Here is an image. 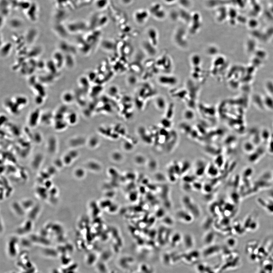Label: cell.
I'll list each match as a JSON object with an SVG mask.
<instances>
[{"label": "cell", "instance_id": "obj_1", "mask_svg": "<svg viewBox=\"0 0 273 273\" xmlns=\"http://www.w3.org/2000/svg\"><path fill=\"white\" fill-rule=\"evenodd\" d=\"M182 202L186 209L193 216L198 218L200 215V210L198 206L188 196H185L182 198Z\"/></svg>", "mask_w": 273, "mask_h": 273}, {"label": "cell", "instance_id": "obj_2", "mask_svg": "<svg viewBox=\"0 0 273 273\" xmlns=\"http://www.w3.org/2000/svg\"><path fill=\"white\" fill-rule=\"evenodd\" d=\"M158 81L163 86L172 87L175 86L178 83V80L177 77L167 74L159 76L158 78Z\"/></svg>", "mask_w": 273, "mask_h": 273}, {"label": "cell", "instance_id": "obj_3", "mask_svg": "<svg viewBox=\"0 0 273 273\" xmlns=\"http://www.w3.org/2000/svg\"><path fill=\"white\" fill-rule=\"evenodd\" d=\"M39 6L37 3H32L29 9L26 11V16L31 22H35L37 20L39 15Z\"/></svg>", "mask_w": 273, "mask_h": 273}, {"label": "cell", "instance_id": "obj_4", "mask_svg": "<svg viewBox=\"0 0 273 273\" xmlns=\"http://www.w3.org/2000/svg\"><path fill=\"white\" fill-rule=\"evenodd\" d=\"M41 111L39 109L36 108L29 115L28 118V124L31 128H34L37 126L40 121Z\"/></svg>", "mask_w": 273, "mask_h": 273}, {"label": "cell", "instance_id": "obj_5", "mask_svg": "<svg viewBox=\"0 0 273 273\" xmlns=\"http://www.w3.org/2000/svg\"><path fill=\"white\" fill-rule=\"evenodd\" d=\"M53 30L55 33L62 38H66L69 34L66 26H64L62 23H55L53 26Z\"/></svg>", "mask_w": 273, "mask_h": 273}, {"label": "cell", "instance_id": "obj_6", "mask_svg": "<svg viewBox=\"0 0 273 273\" xmlns=\"http://www.w3.org/2000/svg\"><path fill=\"white\" fill-rule=\"evenodd\" d=\"M65 55H64L63 52L59 51L54 52L52 60L59 70L61 69L65 65Z\"/></svg>", "mask_w": 273, "mask_h": 273}, {"label": "cell", "instance_id": "obj_7", "mask_svg": "<svg viewBox=\"0 0 273 273\" xmlns=\"http://www.w3.org/2000/svg\"><path fill=\"white\" fill-rule=\"evenodd\" d=\"M38 34V31L37 30L34 28H32L29 29L26 33L24 37V39L28 43L32 44L37 39Z\"/></svg>", "mask_w": 273, "mask_h": 273}, {"label": "cell", "instance_id": "obj_8", "mask_svg": "<svg viewBox=\"0 0 273 273\" xmlns=\"http://www.w3.org/2000/svg\"><path fill=\"white\" fill-rule=\"evenodd\" d=\"M258 202L259 204L271 214H273V200L270 199H263L259 198Z\"/></svg>", "mask_w": 273, "mask_h": 273}, {"label": "cell", "instance_id": "obj_9", "mask_svg": "<svg viewBox=\"0 0 273 273\" xmlns=\"http://www.w3.org/2000/svg\"><path fill=\"white\" fill-rule=\"evenodd\" d=\"M5 105L12 114L13 115L19 114L20 108L15 103L13 99L6 100L5 102Z\"/></svg>", "mask_w": 273, "mask_h": 273}, {"label": "cell", "instance_id": "obj_10", "mask_svg": "<svg viewBox=\"0 0 273 273\" xmlns=\"http://www.w3.org/2000/svg\"><path fill=\"white\" fill-rule=\"evenodd\" d=\"M24 25L23 21L20 18H13L9 22V27L14 30H17L22 28Z\"/></svg>", "mask_w": 273, "mask_h": 273}, {"label": "cell", "instance_id": "obj_11", "mask_svg": "<svg viewBox=\"0 0 273 273\" xmlns=\"http://www.w3.org/2000/svg\"><path fill=\"white\" fill-rule=\"evenodd\" d=\"M57 139L54 136H52L48 139L47 143V149L50 153L54 154L57 150Z\"/></svg>", "mask_w": 273, "mask_h": 273}, {"label": "cell", "instance_id": "obj_12", "mask_svg": "<svg viewBox=\"0 0 273 273\" xmlns=\"http://www.w3.org/2000/svg\"><path fill=\"white\" fill-rule=\"evenodd\" d=\"M220 248L218 246H210L203 251V256L208 257L216 254L219 251Z\"/></svg>", "mask_w": 273, "mask_h": 273}, {"label": "cell", "instance_id": "obj_13", "mask_svg": "<svg viewBox=\"0 0 273 273\" xmlns=\"http://www.w3.org/2000/svg\"><path fill=\"white\" fill-rule=\"evenodd\" d=\"M177 216L179 219L183 220L185 222H190L192 220V215L189 212L180 210L177 212Z\"/></svg>", "mask_w": 273, "mask_h": 273}, {"label": "cell", "instance_id": "obj_14", "mask_svg": "<svg viewBox=\"0 0 273 273\" xmlns=\"http://www.w3.org/2000/svg\"><path fill=\"white\" fill-rule=\"evenodd\" d=\"M54 119V115L51 112H45L43 114H41L40 121L44 124H50Z\"/></svg>", "mask_w": 273, "mask_h": 273}, {"label": "cell", "instance_id": "obj_15", "mask_svg": "<svg viewBox=\"0 0 273 273\" xmlns=\"http://www.w3.org/2000/svg\"><path fill=\"white\" fill-rule=\"evenodd\" d=\"M183 241L184 244L186 248L189 249L193 247L194 245V241L191 235L189 234L185 235Z\"/></svg>", "mask_w": 273, "mask_h": 273}, {"label": "cell", "instance_id": "obj_16", "mask_svg": "<svg viewBox=\"0 0 273 273\" xmlns=\"http://www.w3.org/2000/svg\"><path fill=\"white\" fill-rule=\"evenodd\" d=\"M12 48V44L10 42L6 43L2 45L1 47V55L3 57H6L9 55Z\"/></svg>", "mask_w": 273, "mask_h": 273}, {"label": "cell", "instance_id": "obj_17", "mask_svg": "<svg viewBox=\"0 0 273 273\" xmlns=\"http://www.w3.org/2000/svg\"><path fill=\"white\" fill-rule=\"evenodd\" d=\"M62 99L63 103L66 104H70L74 101V95L70 92H65L62 94Z\"/></svg>", "mask_w": 273, "mask_h": 273}, {"label": "cell", "instance_id": "obj_18", "mask_svg": "<svg viewBox=\"0 0 273 273\" xmlns=\"http://www.w3.org/2000/svg\"><path fill=\"white\" fill-rule=\"evenodd\" d=\"M67 16L66 13L64 10H62V9H60L59 10H57L55 11L54 16L55 23H62V21L65 19Z\"/></svg>", "mask_w": 273, "mask_h": 273}, {"label": "cell", "instance_id": "obj_19", "mask_svg": "<svg viewBox=\"0 0 273 273\" xmlns=\"http://www.w3.org/2000/svg\"><path fill=\"white\" fill-rule=\"evenodd\" d=\"M13 99L15 103L20 108L25 106L28 103L27 98L24 96H18L13 98Z\"/></svg>", "mask_w": 273, "mask_h": 273}, {"label": "cell", "instance_id": "obj_20", "mask_svg": "<svg viewBox=\"0 0 273 273\" xmlns=\"http://www.w3.org/2000/svg\"><path fill=\"white\" fill-rule=\"evenodd\" d=\"M75 65V60L71 54H67L65 55V65L68 68H73Z\"/></svg>", "mask_w": 273, "mask_h": 273}, {"label": "cell", "instance_id": "obj_21", "mask_svg": "<svg viewBox=\"0 0 273 273\" xmlns=\"http://www.w3.org/2000/svg\"><path fill=\"white\" fill-rule=\"evenodd\" d=\"M66 120L68 124L74 125L76 123L78 120V116L75 112H71L67 114Z\"/></svg>", "mask_w": 273, "mask_h": 273}, {"label": "cell", "instance_id": "obj_22", "mask_svg": "<svg viewBox=\"0 0 273 273\" xmlns=\"http://www.w3.org/2000/svg\"><path fill=\"white\" fill-rule=\"evenodd\" d=\"M46 67H47L49 73L52 74V75L56 73V72L58 71L59 70L57 66L56 65L52 60L49 61L47 63H46Z\"/></svg>", "mask_w": 273, "mask_h": 273}, {"label": "cell", "instance_id": "obj_23", "mask_svg": "<svg viewBox=\"0 0 273 273\" xmlns=\"http://www.w3.org/2000/svg\"><path fill=\"white\" fill-rule=\"evenodd\" d=\"M55 122V124H54V128L58 131L64 129L68 124L67 121H64V120H56Z\"/></svg>", "mask_w": 273, "mask_h": 273}, {"label": "cell", "instance_id": "obj_24", "mask_svg": "<svg viewBox=\"0 0 273 273\" xmlns=\"http://www.w3.org/2000/svg\"><path fill=\"white\" fill-rule=\"evenodd\" d=\"M32 2L27 0H19L18 3L17 7L23 10L26 11L31 6Z\"/></svg>", "mask_w": 273, "mask_h": 273}, {"label": "cell", "instance_id": "obj_25", "mask_svg": "<svg viewBox=\"0 0 273 273\" xmlns=\"http://www.w3.org/2000/svg\"><path fill=\"white\" fill-rule=\"evenodd\" d=\"M214 233L212 232L207 233L204 238V242L208 246L211 244L214 240Z\"/></svg>", "mask_w": 273, "mask_h": 273}, {"label": "cell", "instance_id": "obj_26", "mask_svg": "<svg viewBox=\"0 0 273 273\" xmlns=\"http://www.w3.org/2000/svg\"><path fill=\"white\" fill-rule=\"evenodd\" d=\"M34 85H35L34 89L36 92H37V95H40V96L45 98L46 93L42 85H37V84H35Z\"/></svg>", "mask_w": 273, "mask_h": 273}, {"label": "cell", "instance_id": "obj_27", "mask_svg": "<svg viewBox=\"0 0 273 273\" xmlns=\"http://www.w3.org/2000/svg\"><path fill=\"white\" fill-rule=\"evenodd\" d=\"M64 165H70L73 162L74 159L68 153H67L63 156L62 158Z\"/></svg>", "mask_w": 273, "mask_h": 273}, {"label": "cell", "instance_id": "obj_28", "mask_svg": "<svg viewBox=\"0 0 273 273\" xmlns=\"http://www.w3.org/2000/svg\"><path fill=\"white\" fill-rule=\"evenodd\" d=\"M200 58L201 57L198 55H195L192 56L191 61L194 67H199L201 62Z\"/></svg>", "mask_w": 273, "mask_h": 273}, {"label": "cell", "instance_id": "obj_29", "mask_svg": "<svg viewBox=\"0 0 273 273\" xmlns=\"http://www.w3.org/2000/svg\"><path fill=\"white\" fill-rule=\"evenodd\" d=\"M181 239V236L180 234H179V233H176L175 235H173V236L172 238L171 244H172L173 247L175 246L176 245L178 244L179 242H180Z\"/></svg>", "mask_w": 273, "mask_h": 273}, {"label": "cell", "instance_id": "obj_30", "mask_svg": "<svg viewBox=\"0 0 273 273\" xmlns=\"http://www.w3.org/2000/svg\"><path fill=\"white\" fill-rule=\"evenodd\" d=\"M156 104L159 108H162L165 106V102L164 99L162 97H159L156 100Z\"/></svg>", "mask_w": 273, "mask_h": 273}, {"label": "cell", "instance_id": "obj_31", "mask_svg": "<svg viewBox=\"0 0 273 273\" xmlns=\"http://www.w3.org/2000/svg\"><path fill=\"white\" fill-rule=\"evenodd\" d=\"M226 244L230 247H234L236 244V241L234 238H230L227 240Z\"/></svg>", "mask_w": 273, "mask_h": 273}, {"label": "cell", "instance_id": "obj_32", "mask_svg": "<svg viewBox=\"0 0 273 273\" xmlns=\"http://www.w3.org/2000/svg\"><path fill=\"white\" fill-rule=\"evenodd\" d=\"M44 97L40 95H37L35 98V102L38 105H41L43 103Z\"/></svg>", "mask_w": 273, "mask_h": 273}, {"label": "cell", "instance_id": "obj_33", "mask_svg": "<svg viewBox=\"0 0 273 273\" xmlns=\"http://www.w3.org/2000/svg\"><path fill=\"white\" fill-rule=\"evenodd\" d=\"M208 173V174L212 176V177L216 175L218 173L216 169L214 167H210V168L209 169Z\"/></svg>", "mask_w": 273, "mask_h": 273}, {"label": "cell", "instance_id": "obj_34", "mask_svg": "<svg viewBox=\"0 0 273 273\" xmlns=\"http://www.w3.org/2000/svg\"><path fill=\"white\" fill-rule=\"evenodd\" d=\"M164 221L167 225L171 226V225H172L173 224L174 221L173 220L169 217H167V218H164Z\"/></svg>", "mask_w": 273, "mask_h": 273}, {"label": "cell", "instance_id": "obj_35", "mask_svg": "<svg viewBox=\"0 0 273 273\" xmlns=\"http://www.w3.org/2000/svg\"><path fill=\"white\" fill-rule=\"evenodd\" d=\"M205 268L206 267L205 266L201 264L197 266V271L198 270V273L206 272L205 271H204L205 270Z\"/></svg>", "mask_w": 273, "mask_h": 273}, {"label": "cell", "instance_id": "obj_36", "mask_svg": "<svg viewBox=\"0 0 273 273\" xmlns=\"http://www.w3.org/2000/svg\"><path fill=\"white\" fill-rule=\"evenodd\" d=\"M84 174V171L83 170L81 169H77L75 170V177H81V175H83Z\"/></svg>", "mask_w": 273, "mask_h": 273}, {"label": "cell", "instance_id": "obj_37", "mask_svg": "<svg viewBox=\"0 0 273 273\" xmlns=\"http://www.w3.org/2000/svg\"><path fill=\"white\" fill-rule=\"evenodd\" d=\"M193 187L196 189L200 190L202 188V185L201 184L196 182V183H194L193 185Z\"/></svg>", "mask_w": 273, "mask_h": 273}, {"label": "cell", "instance_id": "obj_38", "mask_svg": "<svg viewBox=\"0 0 273 273\" xmlns=\"http://www.w3.org/2000/svg\"><path fill=\"white\" fill-rule=\"evenodd\" d=\"M204 189L205 192H210L212 190L211 186L210 185H205L204 187Z\"/></svg>", "mask_w": 273, "mask_h": 273}, {"label": "cell", "instance_id": "obj_39", "mask_svg": "<svg viewBox=\"0 0 273 273\" xmlns=\"http://www.w3.org/2000/svg\"><path fill=\"white\" fill-rule=\"evenodd\" d=\"M188 183L187 182H186V184L185 185H184V188L185 190L189 191L191 189L192 187L190 185H187Z\"/></svg>", "mask_w": 273, "mask_h": 273}, {"label": "cell", "instance_id": "obj_40", "mask_svg": "<svg viewBox=\"0 0 273 273\" xmlns=\"http://www.w3.org/2000/svg\"><path fill=\"white\" fill-rule=\"evenodd\" d=\"M206 273H215V272H213V271H207Z\"/></svg>", "mask_w": 273, "mask_h": 273}, {"label": "cell", "instance_id": "obj_41", "mask_svg": "<svg viewBox=\"0 0 273 273\" xmlns=\"http://www.w3.org/2000/svg\"><path fill=\"white\" fill-rule=\"evenodd\" d=\"M206 273V272H203V273Z\"/></svg>", "mask_w": 273, "mask_h": 273}]
</instances>
